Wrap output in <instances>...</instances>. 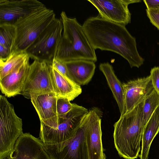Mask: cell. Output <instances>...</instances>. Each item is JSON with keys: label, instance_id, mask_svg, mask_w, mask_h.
<instances>
[{"label": "cell", "instance_id": "cell-1", "mask_svg": "<svg viewBox=\"0 0 159 159\" xmlns=\"http://www.w3.org/2000/svg\"><path fill=\"white\" fill-rule=\"evenodd\" d=\"M83 30L93 48L117 53L128 62L131 68H139L144 60L139 55L135 38L124 25L110 21L101 17L87 19Z\"/></svg>", "mask_w": 159, "mask_h": 159}, {"label": "cell", "instance_id": "cell-2", "mask_svg": "<svg viewBox=\"0 0 159 159\" xmlns=\"http://www.w3.org/2000/svg\"><path fill=\"white\" fill-rule=\"evenodd\" d=\"M143 102L120 115L114 125L115 146L119 156L125 159L139 157L140 142L146 125L143 120Z\"/></svg>", "mask_w": 159, "mask_h": 159}, {"label": "cell", "instance_id": "cell-3", "mask_svg": "<svg viewBox=\"0 0 159 159\" xmlns=\"http://www.w3.org/2000/svg\"><path fill=\"white\" fill-rule=\"evenodd\" d=\"M60 16L63 32L55 58L64 62L80 60L96 62L95 50L90 44L83 26L76 18L68 17L64 11Z\"/></svg>", "mask_w": 159, "mask_h": 159}, {"label": "cell", "instance_id": "cell-4", "mask_svg": "<svg viewBox=\"0 0 159 159\" xmlns=\"http://www.w3.org/2000/svg\"><path fill=\"white\" fill-rule=\"evenodd\" d=\"M53 11L45 6L17 20L15 51L25 52L44 30L55 18Z\"/></svg>", "mask_w": 159, "mask_h": 159}, {"label": "cell", "instance_id": "cell-5", "mask_svg": "<svg viewBox=\"0 0 159 159\" xmlns=\"http://www.w3.org/2000/svg\"><path fill=\"white\" fill-rule=\"evenodd\" d=\"M22 121L13 106L2 95L0 96V159H6L14 149L23 133Z\"/></svg>", "mask_w": 159, "mask_h": 159}, {"label": "cell", "instance_id": "cell-6", "mask_svg": "<svg viewBox=\"0 0 159 159\" xmlns=\"http://www.w3.org/2000/svg\"><path fill=\"white\" fill-rule=\"evenodd\" d=\"M89 110L82 106L73 103L71 109L65 118H59L55 129L40 124L39 138L43 144L60 143L71 138L80 127Z\"/></svg>", "mask_w": 159, "mask_h": 159}, {"label": "cell", "instance_id": "cell-7", "mask_svg": "<svg viewBox=\"0 0 159 159\" xmlns=\"http://www.w3.org/2000/svg\"><path fill=\"white\" fill-rule=\"evenodd\" d=\"M63 29L61 19L56 18L25 52L34 60L45 61L52 65L61 39Z\"/></svg>", "mask_w": 159, "mask_h": 159}, {"label": "cell", "instance_id": "cell-8", "mask_svg": "<svg viewBox=\"0 0 159 159\" xmlns=\"http://www.w3.org/2000/svg\"><path fill=\"white\" fill-rule=\"evenodd\" d=\"M87 115L71 138L58 143L44 144L51 159H89L85 134Z\"/></svg>", "mask_w": 159, "mask_h": 159}, {"label": "cell", "instance_id": "cell-9", "mask_svg": "<svg viewBox=\"0 0 159 159\" xmlns=\"http://www.w3.org/2000/svg\"><path fill=\"white\" fill-rule=\"evenodd\" d=\"M51 67L52 65L45 61L34 60L30 65L20 94L30 99L35 95L46 93L56 95L51 77Z\"/></svg>", "mask_w": 159, "mask_h": 159}, {"label": "cell", "instance_id": "cell-10", "mask_svg": "<svg viewBox=\"0 0 159 159\" xmlns=\"http://www.w3.org/2000/svg\"><path fill=\"white\" fill-rule=\"evenodd\" d=\"M98 10L99 15L110 21L125 26L131 22V14L128 8L131 3L140 0H88Z\"/></svg>", "mask_w": 159, "mask_h": 159}, {"label": "cell", "instance_id": "cell-11", "mask_svg": "<svg viewBox=\"0 0 159 159\" xmlns=\"http://www.w3.org/2000/svg\"><path fill=\"white\" fill-rule=\"evenodd\" d=\"M102 116L98 108H93L87 116L85 134L89 159H105L102 140Z\"/></svg>", "mask_w": 159, "mask_h": 159}, {"label": "cell", "instance_id": "cell-12", "mask_svg": "<svg viewBox=\"0 0 159 159\" xmlns=\"http://www.w3.org/2000/svg\"><path fill=\"white\" fill-rule=\"evenodd\" d=\"M45 6L37 0H0V24H13L20 18Z\"/></svg>", "mask_w": 159, "mask_h": 159}, {"label": "cell", "instance_id": "cell-13", "mask_svg": "<svg viewBox=\"0 0 159 159\" xmlns=\"http://www.w3.org/2000/svg\"><path fill=\"white\" fill-rule=\"evenodd\" d=\"M7 159H51L38 138L23 133L17 140Z\"/></svg>", "mask_w": 159, "mask_h": 159}, {"label": "cell", "instance_id": "cell-14", "mask_svg": "<svg viewBox=\"0 0 159 159\" xmlns=\"http://www.w3.org/2000/svg\"><path fill=\"white\" fill-rule=\"evenodd\" d=\"M122 85L125 94V113L143 102L154 89L150 75L130 80Z\"/></svg>", "mask_w": 159, "mask_h": 159}, {"label": "cell", "instance_id": "cell-15", "mask_svg": "<svg viewBox=\"0 0 159 159\" xmlns=\"http://www.w3.org/2000/svg\"><path fill=\"white\" fill-rule=\"evenodd\" d=\"M57 97L53 93L33 95L30 99L39 117L40 124L55 128L59 122L57 109Z\"/></svg>", "mask_w": 159, "mask_h": 159}, {"label": "cell", "instance_id": "cell-16", "mask_svg": "<svg viewBox=\"0 0 159 159\" xmlns=\"http://www.w3.org/2000/svg\"><path fill=\"white\" fill-rule=\"evenodd\" d=\"M30 59L22 66L0 79V90L5 96L11 97L20 94L28 73Z\"/></svg>", "mask_w": 159, "mask_h": 159}, {"label": "cell", "instance_id": "cell-17", "mask_svg": "<svg viewBox=\"0 0 159 159\" xmlns=\"http://www.w3.org/2000/svg\"><path fill=\"white\" fill-rule=\"evenodd\" d=\"M65 62L70 80L79 85H86L91 80L96 68L94 62L80 60Z\"/></svg>", "mask_w": 159, "mask_h": 159}, {"label": "cell", "instance_id": "cell-18", "mask_svg": "<svg viewBox=\"0 0 159 159\" xmlns=\"http://www.w3.org/2000/svg\"><path fill=\"white\" fill-rule=\"evenodd\" d=\"M51 77L56 96L73 100L81 94L80 86L63 76L52 65Z\"/></svg>", "mask_w": 159, "mask_h": 159}, {"label": "cell", "instance_id": "cell-19", "mask_svg": "<svg viewBox=\"0 0 159 159\" xmlns=\"http://www.w3.org/2000/svg\"><path fill=\"white\" fill-rule=\"evenodd\" d=\"M99 69L104 75L118 105L120 115L125 113V94L122 84L115 74L113 67L107 62L101 63Z\"/></svg>", "mask_w": 159, "mask_h": 159}, {"label": "cell", "instance_id": "cell-20", "mask_svg": "<svg viewBox=\"0 0 159 159\" xmlns=\"http://www.w3.org/2000/svg\"><path fill=\"white\" fill-rule=\"evenodd\" d=\"M159 132V106L145 125L142 134L140 159H148L151 145Z\"/></svg>", "mask_w": 159, "mask_h": 159}, {"label": "cell", "instance_id": "cell-21", "mask_svg": "<svg viewBox=\"0 0 159 159\" xmlns=\"http://www.w3.org/2000/svg\"><path fill=\"white\" fill-rule=\"evenodd\" d=\"M30 58L26 52L15 51L5 60H0V79L22 66Z\"/></svg>", "mask_w": 159, "mask_h": 159}, {"label": "cell", "instance_id": "cell-22", "mask_svg": "<svg viewBox=\"0 0 159 159\" xmlns=\"http://www.w3.org/2000/svg\"><path fill=\"white\" fill-rule=\"evenodd\" d=\"M16 36V28L13 24H0V45L10 49L12 52L15 51Z\"/></svg>", "mask_w": 159, "mask_h": 159}, {"label": "cell", "instance_id": "cell-23", "mask_svg": "<svg viewBox=\"0 0 159 159\" xmlns=\"http://www.w3.org/2000/svg\"><path fill=\"white\" fill-rule=\"evenodd\" d=\"M159 106V94L154 89L143 101V112L145 125Z\"/></svg>", "mask_w": 159, "mask_h": 159}, {"label": "cell", "instance_id": "cell-24", "mask_svg": "<svg viewBox=\"0 0 159 159\" xmlns=\"http://www.w3.org/2000/svg\"><path fill=\"white\" fill-rule=\"evenodd\" d=\"M67 98L57 97V109L58 115L59 118H65L67 113L71 109L73 103Z\"/></svg>", "mask_w": 159, "mask_h": 159}, {"label": "cell", "instance_id": "cell-25", "mask_svg": "<svg viewBox=\"0 0 159 159\" xmlns=\"http://www.w3.org/2000/svg\"><path fill=\"white\" fill-rule=\"evenodd\" d=\"M52 66L66 78L70 80L65 62L56 58L52 61Z\"/></svg>", "mask_w": 159, "mask_h": 159}, {"label": "cell", "instance_id": "cell-26", "mask_svg": "<svg viewBox=\"0 0 159 159\" xmlns=\"http://www.w3.org/2000/svg\"><path fill=\"white\" fill-rule=\"evenodd\" d=\"M146 11L151 23L159 30V7L155 9H146Z\"/></svg>", "mask_w": 159, "mask_h": 159}, {"label": "cell", "instance_id": "cell-27", "mask_svg": "<svg viewBox=\"0 0 159 159\" xmlns=\"http://www.w3.org/2000/svg\"><path fill=\"white\" fill-rule=\"evenodd\" d=\"M150 75L153 88L159 94V67L152 68Z\"/></svg>", "mask_w": 159, "mask_h": 159}, {"label": "cell", "instance_id": "cell-28", "mask_svg": "<svg viewBox=\"0 0 159 159\" xmlns=\"http://www.w3.org/2000/svg\"><path fill=\"white\" fill-rule=\"evenodd\" d=\"M12 53L10 49L0 45V60H5L9 57Z\"/></svg>", "mask_w": 159, "mask_h": 159}, {"label": "cell", "instance_id": "cell-29", "mask_svg": "<svg viewBox=\"0 0 159 159\" xmlns=\"http://www.w3.org/2000/svg\"><path fill=\"white\" fill-rule=\"evenodd\" d=\"M143 1L147 7V9H155L159 7V0H144Z\"/></svg>", "mask_w": 159, "mask_h": 159}]
</instances>
